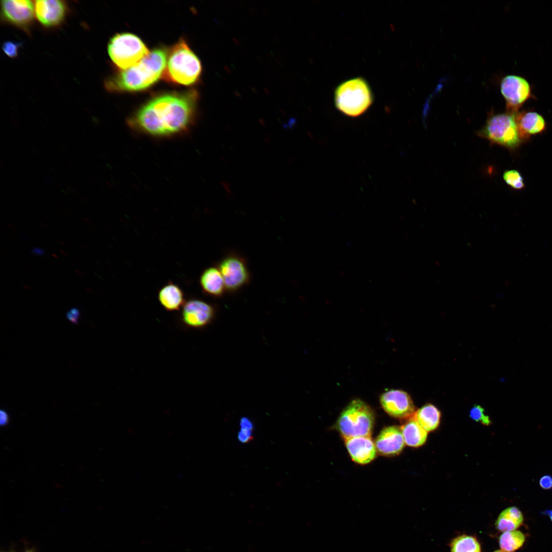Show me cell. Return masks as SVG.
<instances>
[{"mask_svg":"<svg viewBox=\"0 0 552 552\" xmlns=\"http://www.w3.org/2000/svg\"><path fill=\"white\" fill-rule=\"evenodd\" d=\"M540 486L544 490L552 489V476L546 474L542 476L539 480Z\"/></svg>","mask_w":552,"mask_h":552,"instance_id":"83f0119b","label":"cell"},{"mask_svg":"<svg viewBox=\"0 0 552 552\" xmlns=\"http://www.w3.org/2000/svg\"><path fill=\"white\" fill-rule=\"evenodd\" d=\"M404 441L401 428L391 426L383 429L377 437L375 446L377 450L384 455L399 453L404 446Z\"/></svg>","mask_w":552,"mask_h":552,"instance_id":"9a60e30c","label":"cell"},{"mask_svg":"<svg viewBox=\"0 0 552 552\" xmlns=\"http://www.w3.org/2000/svg\"><path fill=\"white\" fill-rule=\"evenodd\" d=\"M80 316L79 310L76 308H72L66 314L67 319L73 324H77Z\"/></svg>","mask_w":552,"mask_h":552,"instance_id":"f1b7e54d","label":"cell"},{"mask_svg":"<svg viewBox=\"0 0 552 552\" xmlns=\"http://www.w3.org/2000/svg\"><path fill=\"white\" fill-rule=\"evenodd\" d=\"M441 416L440 411L431 404L424 405L413 415L420 425L427 431H432L438 427Z\"/></svg>","mask_w":552,"mask_h":552,"instance_id":"ffe728a7","label":"cell"},{"mask_svg":"<svg viewBox=\"0 0 552 552\" xmlns=\"http://www.w3.org/2000/svg\"><path fill=\"white\" fill-rule=\"evenodd\" d=\"M470 418L476 422H481L485 425L491 424V420L485 413L484 409L479 405H474L470 411Z\"/></svg>","mask_w":552,"mask_h":552,"instance_id":"484cf974","label":"cell"},{"mask_svg":"<svg viewBox=\"0 0 552 552\" xmlns=\"http://www.w3.org/2000/svg\"><path fill=\"white\" fill-rule=\"evenodd\" d=\"M1 15L5 21L28 30L32 24L34 3L29 0H4L1 2Z\"/></svg>","mask_w":552,"mask_h":552,"instance_id":"8fae6325","label":"cell"},{"mask_svg":"<svg viewBox=\"0 0 552 552\" xmlns=\"http://www.w3.org/2000/svg\"><path fill=\"white\" fill-rule=\"evenodd\" d=\"M218 267L222 276L225 290L236 291L249 282L250 274L244 259L236 254L223 258Z\"/></svg>","mask_w":552,"mask_h":552,"instance_id":"ba28073f","label":"cell"},{"mask_svg":"<svg viewBox=\"0 0 552 552\" xmlns=\"http://www.w3.org/2000/svg\"><path fill=\"white\" fill-rule=\"evenodd\" d=\"M334 100L335 106L340 112L356 117L368 109L373 103V97L367 81L357 77L340 84L335 89Z\"/></svg>","mask_w":552,"mask_h":552,"instance_id":"5b68a950","label":"cell"},{"mask_svg":"<svg viewBox=\"0 0 552 552\" xmlns=\"http://www.w3.org/2000/svg\"><path fill=\"white\" fill-rule=\"evenodd\" d=\"M158 298L161 305L168 311L179 310L186 302L183 291L172 282L160 289Z\"/></svg>","mask_w":552,"mask_h":552,"instance_id":"ac0fdd59","label":"cell"},{"mask_svg":"<svg viewBox=\"0 0 552 552\" xmlns=\"http://www.w3.org/2000/svg\"><path fill=\"white\" fill-rule=\"evenodd\" d=\"M494 552H506V551H503L502 550H498L495 551Z\"/></svg>","mask_w":552,"mask_h":552,"instance_id":"836d02e7","label":"cell"},{"mask_svg":"<svg viewBox=\"0 0 552 552\" xmlns=\"http://www.w3.org/2000/svg\"><path fill=\"white\" fill-rule=\"evenodd\" d=\"M500 91L505 99L508 111L517 112L520 107L532 97L530 84L517 75L504 77L500 83Z\"/></svg>","mask_w":552,"mask_h":552,"instance_id":"30bf717a","label":"cell"},{"mask_svg":"<svg viewBox=\"0 0 552 552\" xmlns=\"http://www.w3.org/2000/svg\"><path fill=\"white\" fill-rule=\"evenodd\" d=\"M451 552H481V549L475 538L462 535L456 537L451 542Z\"/></svg>","mask_w":552,"mask_h":552,"instance_id":"603a6c76","label":"cell"},{"mask_svg":"<svg viewBox=\"0 0 552 552\" xmlns=\"http://www.w3.org/2000/svg\"><path fill=\"white\" fill-rule=\"evenodd\" d=\"M525 540L524 535L519 531L504 532L500 536L499 544L506 552H514L522 546Z\"/></svg>","mask_w":552,"mask_h":552,"instance_id":"7402d4cb","label":"cell"},{"mask_svg":"<svg viewBox=\"0 0 552 552\" xmlns=\"http://www.w3.org/2000/svg\"><path fill=\"white\" fill-rule=\"evenodd\" d=\"M405 443L410 447H418L426 441L427 431L423 428L413 418H410L401 428Z\"/></svg>","mask_w":552,"mask_h":552,"instance_id":"d6986e66","label":"cell"},{"mask_svg":"<svg viewBox=\"0 0 552 552\" xmlns=\"http://www.w3.org/2000/svg\"><path fill=\"white\" fill-rule=\"evenodd\" d=\"M20 45V42L7 41L3 43L2 50L9 57L13 58L17 56L18 49Z\"/></svg>","mask_w":552,"mask_h":552,"instance_id":"4316f807","label":"cell"},{"mask_svg":"<svg viewBox=\"0 0 552 552\" xmlns=\"http://www.w3.org/2000/svg\"><path fill=\"white\" fill-rule=\"evenodd\" d=\"M0 424L1 426L6 425L9 422V416L6 411L1 410L0 412Z\"/></svg>","mask_w":552,"mask_h":552,"instance_id":"f546056e","label":"cell"},{"mask_svg":"<svg viewBox=\"0 0 552 552\" xmlns=\"http://www.w3.org/2000/svg\"><path fill=\"white\" fill-rule=\"evenodd\" d=\"M167 59L166 50L154 49L134 65L108 79L105 82V87L110 91L146 89L163 75Z\"/></svg>","mask_w":552,"mask_h":552,"instance_id":"7a4b0ae2","label":"cell"},{"mask_svg":"<svg viewBox=\"0 0 552 552\" xmlns=\"http://www.w3.org/2000/svg\"><path fill=\"white\" fill-rule=\"evenodd\" d=\"M201 71L199 59L186 41L181 39L173 46L168 56L163 75L169 81L189 85L198 80Z\"/></svg>","mask_w":552,"mask_h":552,"instance_id":"3957f363","label":"cell"},{"mask_svg":"<svg viewBox=\"0 0 552 552\" xmlns=\"http://www.w3.org/2000/svg\"><path fill=\"white\" fill-rule=\"evenodd\" d=\"M380 401L384 410L393 417L401 419L411 417L415 413L411 398L404 390H388L381 395Z\"/></svg>","mask_w":552,"mask_h":552,"instance_id":"7c38bea8","label":"cell"},{"mask_svg":"<svg viewBox=\"0 0 552 552\" xmlns=\"http://www.w3.org/2000/svg\"><path fill=\"white\" fill-rule=\"evenodd\" d=\"M200 284L205 294L215 297L221 296L225 289L222 276L217 267L205 269L200 275Z\"/></svg>","mask_w":552,"mask_h":552,"instance_id":"e0dca14e","label":"cell"},{"mask_svg":"<svg viewBox=\"0 0 552 552\" xmlns=\"http://www.w3.org/2000/svg\"><path fill=\"white\" fill-rule=\"evenodd\" d=\"M517 112L507 111L490 115L477 134L492 144L515 150L525 141L518 126Z\"/></svg>","mask_w":552,"mask_h":552,"instance_id":"277c9868","label":"cell"},{"mask_svg":"<svg viewBox=\"0 0 552 552\" xmlns=\"http://www.w3.org/2000/svg\"><path fill=\"white\" fill-rule=\"evenodd\" d=\"M198 94L192 90L156 96L129 119L130 127L154 136H170L188 130L194 122Z\"/></svg>","mask_w":552,"mask_h":552,"instance_id":"6da1fadb","label":"cell"},{"mask_svg":"<svg viewBox=\"0 0 552 552\" xmlns=\"http://www.w3.org/2000/svg\"><path fill=\"white\" fill-rule=\"evenodd\" d=\"M517 119L520 130L525 140L531 135L543 132L546 129L544 118L537 112H518Z\"/></svg>","mask_w":552,"mask_h":552,"instance_id":"2e32d148","label":"cell"},{"mask_svg":"<svg viewBox=\"0 0 552 552\" xmlns=\"http://www.w3.org/2000/svg\"><path fill=\"white\" fill-rule=\"evenodd\" d=\"M24 552H35V551L32 549H29L26 550Z\"/></svg>","mask_w":552,"mask_h":552,"instance_id":"d6a6232c","label":"cell"},{"mask_svg":"<svg viewBox=\"0 0 552 552\" xmlns=\"http://www.w3.org/2000/svg\"><path fill=\"white\" fill-rule=\"evenodd\" d=\"M523 516L521 511L516 507H510L502 511L496 521V528L501 532L516 530L523 522Z\"/></svg>","mask_w":552,"mask_h":552,"instance_id":"44dd1931","label":"cell"},{"mask_svg":"<svg viewBox=\"0 0 552 552\" xmlns=\"http://www.w3.org/2000/svg\"><path fill=\"white\" fill-rule=\"evenodd\" d=\"M240 425V429L238 434L239 441L242 443L249 442L252 439V422L248 418L243 417L241 419Z\"/></svg>","mask_w":552,"mask_h":552,"instance_id":"d4e9b609","label":"cell"},{"mask_svg":"<svg viewBox=\"0 0 552 552\" xmlns=\"http://www.w3.org/2000/svg\"><path fill=\"white\" fill-rule=\"evenodd\" d=\"M503 179L505 183L516 190H521L524 187L523 178L519 171L509 170L504 171Z\"/></svg>","mask_w":552,"mask_h":552,"instance_id":"cb8c5ba5","label":"cell"},{"mask_svg":"<svg viewBox=\"0 0 552 552\" xmlns=\"http://www.w3.org/2000/svg\"><path fill=\"white\" fill-rule=\"evenodd\" d=\"M107 51L114 64L124 70L134 65L150 53L140 38L128 33L113 36L108 44Z\"/></svg>","mask_w":552,"mask_h":552,"instance_id":"52a82bcc","label":"cell"},{"mask_svg":"<svg viewBox=\"0 0 552 552\" xmlns=\"http://www.w3.org/2000/svg\"><path fill=\"white\" fill-rule=\"evenodd\" d=\"M374 421L370 407L360 399L351 402L341 412L337 427L345 439L371 435Z\"/></svg>","mask_w":552,"mask_h":552,"instance_id":"8992f818","label":"cell"},{"mask_svg":"<svg viewBox=\"0 0 552 552\" xmlns=\"http://www.w3.org/2000/svg\"><path fill=\"white\" fill-rule=\"evenodd\" d=\"M32 252L33 254H35L39 255H42L44 254V251L42 249H41L40 248H33Z\"/></svg>","mask_w":552,"mask_h":552,"instance_id":"1f68e13d","label":"cell"},{"mask_svg":"<svg viewBox=\"0 0 552 552\" xmlns=\"http://www.w3.org/2000/svg\"><path fill=\"white\" fill-rule=\"evenodd\" d=\"M35 15L38 21L48 28L57 27L64 20L67 11L65 2L59 0L34 2Z\"/></svg>","mask_w":552,"mask_h":552,"instance_id":"4fadbf2b","label":"cell"},{"mask_svg":"<svg viewBox=\"0 0 552 552\" xmlns=\"http://www.w3.org/2000/svg\"><path fill=\"white\" fill-rule=\"evenodd\" d=\"M541 514L548 516L550 520L552 521V510H545L543 511Z\"/></svg>","mask_w":552,"mask_h":552,"instance_id":"4dcf8cb0","label":"cell"},{"mask_svg":"<svg viewBox=\"0 0 552 552\" xmlns=\"http://www.w3.org/2000/svg\"><path fill=\"white\" fill-rule=\"evenodd\" d=\"M2 552H11V551H2Z\"/></svg>","mask_w":552,"mask_h":552,"instance_id":"e575fe53","label":"cell"},{"mask_svg":"<svg viewBox=\"0 0 552 552\" xmlns=\"http://www.w3.org/2000/svg\"><path fill=\"white\" fill-rule=\"evenodd\" d=\"M215 312L211 304L199 299L191 298L182 307L180 321L185 328L202 329L212 322Z\"/></svg>","mask_w":552,"mask_h":552,"instance_id":"9c48e42d","label":"cell"},{"mask_svg":"<svg viewBox=\"0 0 552 552\" xmlns=\"http://www.w3.org/2000/svg\"><path fill=\"white\" fill-rule=\"evenodd\" d=\"M345 444L352 459L357 463L366 464L376 457L377 449L371 435L345 439Z\"/></svg>","mask_w":552,"mask_h":552,"instance_id":"5bb4252c","label":"cell"}]
</instances>
